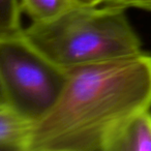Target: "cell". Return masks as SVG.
I'll use <instances>...</instances> for the list:
<instances>
[{
	"mask_svg": "<svg viewBox=\"0 0 151 151\" xmlns=\"http://www.w3.org/2000/svg\"><path fill=\"white\" fill-rule=\"evenodd\" d=\"M105 4L116 5L124 9H144V11L151 12V0H105Z\"/></svg>",
	"mask_w": 151,
	"mask_h": 151,
	"instance_id": "cell-8",
	"label": "cell"
},
{
	"mask_svg": "<svg viewBox=\"0 0 151 151\" xmlns=\"http://www.w3.org/2000/svg\"><path fill=\"white\" fill-rule=\"evenodd\" d=\"M0 104H7L6 101V97H5L4 91H3L2 85L0 83Z\"/></svg>",
	"mask_w": 151,
	"mask_h": 151,
	"instance_id": "cell-10",
	"label": "cell"
},
{
	"mask_svg": "<svg viewBox=\"0 0 151 151\" xmlns=\"http://www.w3.org/2000/svg\"><path fill=\"white\" fill-rule=\"evenodd\" d=\"M50 111L34 123L28 151H107L127 119L151 108V55L66 70Z\"/></svg>",
	"mask_w": 151,
	"mask_h": 151,
	"instance_id": "cell-1",
	"label": "cell"
},
{
	"mask_svg": "<svg viewBox=\"0 0 151 151\" xmlns=\"http://www.w3.org/2000/svg\"><path fill=\"white\" fill-rule=\"evenodd\" d=\"M66 70L37 51L23 34L0 36V83L9 105L35 123L56 103Z\"/></svg>",
	"mask_w": 151,
	"mask_h": 151,
	"instance_id": "cell-3",
	"label": "cell"
},
{
	"mask_svg": "<svg viewBox=\"0 0 151 151\" xmlns=\"http://www.w3.org/2000/svg\"><path fill=\"white\" fill-rule=\"evenodd\" d=\"M124 7L77 2L48 21L23 28L25 38L59 67L70 68L142 53Z\"/></svg>",
	"mask_w": 151,
	"mask_h": 151,
	"instance_id": "cell-2",
	"label": "cell"
},
{
	"mask_svg": "<svg viewBox=\"0 0 151 151\" xmlns=\"http://www.w3.org/2000/svg\"><path fill=\"white\" fill-rule=\"evenodd\" d=\"M76 1L83 3V4H89V5H99L105 2V0H76Z\"/></svg>",
	"mask_w": 151,
	"mask_h": 151,
	"instance_id": "cell-9",
	"label": "cell"
},
{
	"mask_svg": "<svg viewBox=\"0 0 151 151\" xmlns=\"http://www.w3.org/2000/svg\"><path fill=\"white\" fill-rule=\"evenodd\" d=\"M76 0H19L21 13L32 23L51 20L64 12Z\"/></svg>",
	"mask_w": 151,
	"mask_h": 151,
	"instance_id": "cell-6",
	"label": "cell"
},
{
	"mask_svg": "<svg viewBox=\"0 0 151 151\" xmlns=\"http://www.w3.org/2000/svg\"><path fill=\"white\" fill-rule=\"evenodd\" d=\"M107 151H151L150 109L126 120L113 136Z\"/></svg>",
	"mask_w": 151,
	"mask_h": 151,
	"instance_id": "cell-4",
	"label": "cell"
},
{
	"mask_svg": "<svg viewBox=\"0 0 151 151\" xmlns=\"http://www.w3.org/2000/svg\"><path fill=\"white\" fill-rule=\"evenodd\" d=\"M21 9L19 0H0V36L20 33Z\"/></svg>",
	"mask_w": 151,
	"mask_h": 151,
	"instance_id": "cell-7",
	"label": "cell"
},
{
	"mask_svg": "<svg viewBox=\"0 0 151 151\" xmlns=\"http://www.w3.org/2000/svg\"><path fill=\"white\" fill-rule=\"evenodd\" d=\"M34 122L9 104H0V149L28 151Z\"/></svg>",
	"mask_w": 151,
	"mask_h": 151,
	"instance_id": "cell-5",
	"label": "cell"
}]
</instances>
